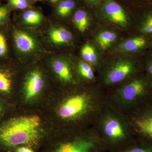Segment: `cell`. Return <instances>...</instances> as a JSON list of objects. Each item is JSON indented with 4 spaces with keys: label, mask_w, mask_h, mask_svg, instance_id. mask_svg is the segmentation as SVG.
Returning <instances> with one entry per match:
<instances>
[{
    "label": "cell",
    "mask_w": 152,
    "mask_h": 152,
    "mask_svg": "<svg viewBox=\"0 0 152 152\" xmlns=\"http://www.w3.org/2000/svg\"><path fill=\"white\" fill-rule=\"evenodd\" d=\"M41 127L37 115L10 119L0 126V142L7 147L33 145L40 137Z\"/></svg>",
    "instance_id": "6da1fadb"
},
{
    "label": "cell",
    "mask_w": 152,
    "mask_h": 152,
    "mask_svg": "<svg viewBox=\"0 0 152 152\" xmlns=\"http://www.w3.org/2000/svg\"><path fill=\"white\" fill-rule=\"evenodd\" d=\"M152 90L145 72L129 79L110 94H108V102L124 113L134 108L149 98Z\"/></svg>",
    "instance_id": "7a4b0ae2"
},
{
    "label": "cell",
    "mask_w": 152,
    "mask_h": 152,
    "mask_svg": "<svg viewBox=\"0 0 152 152\" xmlns=\"http://www.w3.org/2000/svg\"><path fill=\"white\" fill-rule=\"evenodd\" d=\"M143 72H144L143 58L126 57L115 58L104 66L101 73V81L106 86H118Z\"/></svg>",
    "instance_id": "3957f363"
},
{
    "label": "cell",
    "mask_w": 152,
    "mask_h": 152,
    "mask_svg": "<svg viewBox=\"0 0 152 152\" xmlns=\"http://www.w3.org/2000/svg\"><path fill=\"white\" fill-rule=\"evenodd\" d=\"M96 130L110 141H123L132 132L125 113L108 104L100 114L94 125Z\"/></svg>",
    "instance_id": "277c9868"
},
{
    "label": "cell",
    "mask_w": 152,
    "mask_h": 152,
    "mask_svg": "<svg viewBox=\"0 0 152 152\" xmlns=\"http://www.w3.org/2000/svg\"><path fill=\"white\" fill-rule=\"evenodd\" d=\"M125 114L133 133L152 141V95Z\"/></svg>",
    "instance_id": "5b68a950"
},
{
    "label": "cell",
    "mask_w": 152,
    "mask_h": 152,
    "mask_svg": "<svg viewBox=\"0 0 152 152\" xmlns=\"http://www.w3.org/2000/svg\"><path fill=\"white\" fill-rule=\"evenodd\" d=\"M151 39L145 36L137 34L120 43L114 49L115 53L132 55H145L149 49Z\"/></svg>",
    "instance_id": "8992f818"
},
{
    "label": "cell",
    "mask_w": 152,
    "mask_h": 152,
    "mask_svg": "<svg viewBox=\"0 0 152 152\" xmlns=\"http://www.w3.org/2000/svg\"><path fill=\"white\" fill-rule=\"evenodd\" d=\"M103 12L106 18L110 22L121 27L128 24L127 16L120 4L113 0H108L104 4Z\"/></svg>",
    "instance_id": "52a82bcc"
},
{
    "label": "cell",
    "mask_w": 152,
    "mask_h": 152,
    "mask_svg": "<svg viewBox=\"0 0 152 152\" xmlns=\"http://www.w3.org/2000/svg\"><path fill=\"white\" fill-rule=\"evenodd\" d=\"M44 85L42 73L38 69L31 71L28 74L25 83V98L30 100L41 92Z\"/></svg>",
    "instance_id": "ba28073f"
},
{
    "label": "cell",
    "mask_w": 152,
    "mask_h": 152,
    "mask_svg": "<svg viewBox=\"0 0 152 152\" xmlns=\"http://www.w3.org/2000/svg\"><path fill=\"white\" fill-rule=\"evenodd\" d=\"M96 146L95 138H79L61 144L54 152H91Z\"/></svg>",
    "instance_id": "9c48e42d"
},
{
    "label": "cell",
    "mask_w": 152,
    "mask_h": 152,
    "mask_svg": "<svg viewBox=\"0 0 152 152\" xmlns=\"http://www.w3.org/2000/svg\"><path fill=\"white\" fill-rule=\"evenodd\" d=\"M142 11L139 15L136 25L137 34L152 38V6L140 7Z\"/></svg>",
    "instance_id": "30bf717a"
},
{
    "label": "cell",
    "mask_w": 152,
    "mask_h": 152,
    "mask_svg": "<svg viewBox=\"0 0 152 152\" xmlns=\"http://www.w3.org/2000/svg\"><path fill=\"white\" fill-rule=\"evenodd\" d=\"M14 41L17 49L23 53H30L37 48L36 40L29 34L22 31L14 33Z\"/></svg>",
    "instance_id": "8fae6325"
},
{
    "label": "cell",
    "mask_w": 152,
    "mask_h": 152,
    "mask_svg": "<svg viewBox=\"0 0 152 152\" xmlns=\"http://www.w3.org/2000/svg\"><path fill=\"white\" fill-rule=\"evenodd\" d=\"M52 67L55 73L61 80L65 83H73L74 78L69 64L66 60L56 59L53 61Z\"/></svg>",
    "instance_id": "7c38bea8"
},
{
    "label": "cell",
    "mask_w": 152,
    "mask_h": 152,
    "mask_svg": "<svg viewBox=\"0 0 152 152\" xmlns=\"http://www.w3.org/2000/svg\"><path fill=\"white\" fill-rule=\"evenodd\" d=\"M72 34L64 27L54 28L49 33V38L53 43L56 45H65L69 43L73 39Z\"/></svg>",
    "instance_id": "4fadbf2b"
},
{
    "label": "cell",
    "mask_w": 152,
    "mask_h": 152,
    "mask_svg": "<svg viewBox=\"0 0 152 152\" xmlns=\"http://www.w3.org/2000/svg\"><path fill=\"white\" fill-rule=\"evenodd\" d=\"M116 33L110 31H104L98 34L96 41L101 49L106 50L109 48L116 40Z\"/></svg>",
    "instance_id": "5bb4252c"
},
{
    "label": "cell",
    "mask_w": 152,
    "mask_h": 152,
    "mask_svg": "<svg viewBox=\"0 0 152 152\" xmlns=\"http://www.w3.org/2000/svg\"><path fill=\"white\" fill-rule=\"evenodd\" d=\"M81 54L85 61L91 65L96 66L99 63V59L96 49L89 44H86L82 47Z\"/></svg>",
    "instance_id": "9a60e30c"
},
{
    "label": "cell",
    "mask_w": 152,
    "mask_h": 152,
    "mask_svg": "<svg viewBox=\"0 0 152 152\" xmlns=\"http://www.w3.org/2000/svg\"><path fill=\"white\" fill-rule=\"evenodd\" d=\"M73 21L76 27L81 32L86 31L90 24L88 15L86 12L83 10H79L75 13Z\"/></svg>",
    "instance_id": "2e32d148"
},
{
    "label": "cell",
    "mask_w": 152,
    "mask_h": 152,
    "mask_svg": "<svg viewBox=\"0 0 152 152\" xmlns=\"http://www.w3.org/2000/svg\"><path fill=\"white\" fill-rule=\"evenodd\" d=\"M79 75L84 80L93 82L95 80V75L91 65L85 61H80L77 65Z\"/></svg>",
    "instance_id": "e0dca14e"
},
{
    "label": "cell",
    "mask_w": 152,
    "mask_h": 152,
    "mask_svg": "<svg viewBox=\"0 0 152 152\" xmlns=\"http://www.w3.org/2000/svg\"><path fill=\"white\" fill-rule=\"evenodd\" d=\"M139 142L124 152H152V141L139 137Z\"/></svg>",
    "instance_id": "ac0fdd59"
},
{
    "label": "cell",
    "mask_w": 152,
    "mask_h": 152,
    "mask_svg": "<svg viewBox=\"0 0 152 152\" xmlns=\"http://www.w3.org/2000/svg\"><path fill=\"white\" fill-rule=\"evenodd\" d=\"M23 21L27 25H37L40 23L42 16L39 12L32 10L26 11L23 14Z\"/></svg>",
    "instance_id": "d6986e66"
},
{
    "label": "cell",
    "mask_w": 152,
    "mask_h": 152,
    "mask_svg": "<svg viewBox=\"0 0 152 152\" xmlns=\"http://www.w3.org/2000/svg\"><path fill=\"white\" fill-rule=\"evenodd\" d=\"M75 7V3L73 0H65L59 4L57 9L58 15L62 17L68 16Z\"/></svg>",
    "instance_id": "ffe728a7"
},
{
    "label": "cell",
    "mask_w": 152,
    "mask_h": 152,
    "mask_svg": "<svg viewBox=\"0 0 152 152\" xmlns=\"http://www.w3.org/2000/svg\"><path fill=\"white\" fill-rule=\"evenodd\" d=\"M143 60L144 72L152 90V51L146 53Z\"/></svg>",
    "instance_id": "44dd1931"
},
{
    "label": "cell",
    "mask_w": 152,
    "mask_h": 152,
    "mask_svg": "<svg viewBox=\"0 0 152 152\" xmlns=\"http://www.w3.org/2000/svg\"><path fill=\"white\" fill-rule=\"evenodd\" d=\"M12 82L9 76L0 70V91L9 93L10 91Z\"/></svg>",
    "instance_id": "7402d4cb"
},
{
    "label": "cell",
    "mask_w": 152,
    "mask_h": 152,
    "mask_svg": "<svg viewBox=\"0 0 152 152\" xmlns=\"http://www.w3.org/2000/svg\"><path fill=\"white\" fill-rule=\"evenodd\" d=\"M8 1L11 6L20 10L27 8L28 6L27 0H8Z\"/></svg>",
    "instance_id": "603a6c76"
},
{
    "label": "cell",
    "mask_w": 152,
    "mask_h": 152,
    "mask_svg": "<svg viewBox=\"0 0 152 152\" xmlns=\"http://www.w3.org/2000/svg\"><path fill=\"white\" fill-rule=\"evenodd\" d=\"M7 51V44L5 36L0 33V57H2Z\"/></svg>",
    "instance_id": "cb8c5ba5"
},
{
    "label": "cell",
    "mask_w": 152,
    "mask_h": 152,
    "mask_svg": "<svg viewBox=\"0 0 152 152\" xmlns=\"http://www.w3.org/2000/svg\"><path fill=\"white\" fill-rule=\"evenodd\" d=\"M8 9L4 6L0 7V23L4 21L9 15Z\"/></svg>",
    "instance_id": "d4e9b609"
},
{
    "label": "cell",
    "mask_w": 152,
    "mask_h": 152,
    "mask_svg": "<svg viewBox=\"0 0 152 152\" xmlns=\"http://www.w3.org/2000/svg\"><path fill=\"white\" fill-rule=\"evenodd\" d=\"M137 4L140 7L152 6V0H135Z\"/></svg>",
    "instance_id": "484cf974"
},
{
    "label": "cell",
    "mask_w": 152,
    "mask_h": 152,
    "mask_svg": "<svg viewBox=\"0 0 152 152\" xmlns=\"http://www.w3.org/2000/svg\"><path fill=\"white\" fill-rule=\"evenodd\" d=\"M17 152H34L31 150L26 147H20L17 149Z\"/></svg>",
    "instance_id": "4316f807"
},
{
    "label": "cell",
    "mask_w": 152,
    "mask_h": 152,
    "mask_svg": "<svg viewBox=\"0 0 152 152\" xmlns=\"http://www.w3.org/2000/svg\"><path fill=\"white\" fill-rule=\"evenodd\" d=\"M149 49L150 50L152 51V38L151 39V40H150Z\"/></svg>",
    "instance_id": "83f0119b"
},
{
    "label": "cell",
    "mask_w": 152,
    "mask_h": 152,
    "mask_svg": "<svg viewBox=\"0 0 152 152\" xmlns=\"http://www.w3.org/2000/svg\"><path fill=\"white\" fill-rule=\"evenodd\" d=\"M60 0H50V1L52 3H53V4H55V3L59 1Z\"/></svg>",
    "instance_id": "f1b7e54d"
},
{
    "label": "cell",
    "mask_w": 152,
    "mask_h": 152,
    "mask_svg": "<svg viewBox=\"0 0 152 152\" xmlns=\"http://www.w3.org/2000/svg\"><path fill=\"white\" fill-rule=\"evenodd\" d=\"M88 1L90 2H94L95 1H96V0H88Z\"/></svg>",
    "instance_id": "f546056e"
},
{
    "label": "cell",
    "mask_w": 152,
    "mask_h": 152,
    "mask_svg": "<svg viewBox=\"0 0 152 152\" xmlns=\"http://www.w3.org/2000/svg\"><path fill=\"white\" fill-rule=\"evenodd\" d=\"M1 105H0V113H1Z\"/></svg>",
    "instance_id": "4dcf8cb0"
}]
</instances>
